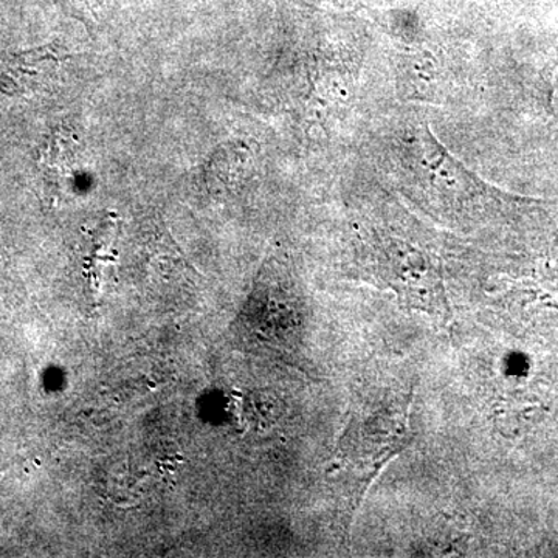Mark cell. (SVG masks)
I'll use <instances>...</instances> for the list:
<instances>
[{
	"label": "cell",
	"mask_w": 558,
	"mask_h": 558,
	"mask_svg": "<svg viewBox=\"0 0 558 558\" xmlns=\"http://www.w3.org/2000/svg\"><path fill=\"white\" fill-rule=\"evenodd\" d=\"M410 410L411 398L395 400L380 409L357 413L349 422L333 451L330 470L351 476L355 502L362 501L389 459L410 442Z\"/></svg>",
	"instance_id": "1"
},
{
	"label": "cell",
	"mask_w": 558,
	"mask_h": 558,
	"mask_svg": "<svg viewBox=\"0 0 558 558\" xmlns=\"http://www.w3.org/2000/svg\"><path fill=\"white\" fill-rule=\"evenodd\" d=\"M68 51L54 46L40 47L0 60V89L10 95H31L57 78Z\"/></svg>",
	"instance_id": "2"
},
{
	"label": "cell",
	"mask_w": 558,
	"mask_h": 558,
	"mask_svg": "<svg viewBox=\"0 0 558 558\" xmlns=\"http://www.w3.org/2000/svg\"><path fill=\"white\" fill-rule=\"evenodd\" d=\"M78 156L76 138L72 134H62L61 132V134L54 135L53 142H51L47 163L53 168L58 180H69L72 179L76 165H78Z\"/></svg>",
	"instance_id": "3"
},
{
	"label": "cell",
	"mask_w": 558,
	"mask_h": 558,
	"mask_svg": "<svg viewBox=\"0 0 558 558\" xmlns=\"http://www.w3.org/2000/svg\"><path fill=\"white\" fill-rule=\"evenodd\" d=\"M7 282H9V279H7L5 270H3L2 263H0V304H2L3 296L7 293Z\"/></svg>",
	"instance_id": "4"
}]
</instances>
